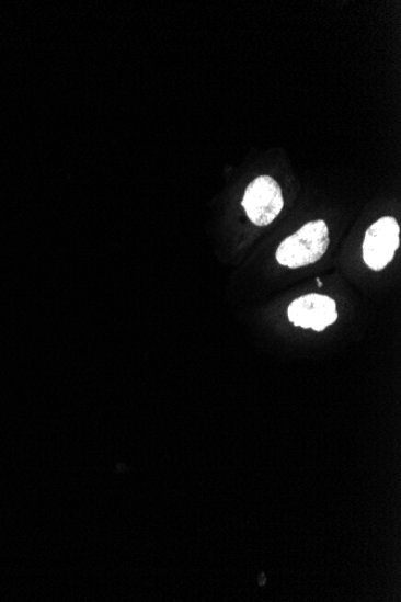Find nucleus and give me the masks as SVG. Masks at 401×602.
<instances>
[{"mask_svg": "<svg viewBox=\"0 0 401 602\" xmlns=\"http://www.w3.org/2000/svg\"><path fill=\"white\" fill-rule=\"evenodd\" d=\"M399 235V225L392 217H383L371 225L363 242V259L369 269L381 271L394 259Z\"/></svg>", "mask_w": 401, "mask_h": 602, "instance_id": "3", "label": "nucleus"}, {"mask_svg": "<svg viewBox=\"0 0 401 602\" xmlns=\"http://www.w3.org/2000/svg\"><path fill=\"white\" fill-rule=\"evenodd\" d=\"M242 206L257 227H266L280 215L284 207L282 188L270 175H260L247 186Z\"/></svg>", "mask_w": 401, "mask_h": 602, "instance_id": "2", "label": "nucleus"}, {"mask_svg": "<svg viewBox=\"0 0 401 602\" xmlns=\"http://www.w3.org/2000/svg\"><path fill=\"white\" fill-rule=\"evenodd\" d=\"M330 231L323 220L310 222L287 237L277 250L278 262L288 269H299L318 262L328 252Z\"/></svg>", "mask_w": 401, "mask_h": 602, "instance_id": "1", "label": "nucleus"}, {"mask_svg": "<svg viewBox=\"0 0 401 602\" xmlns=\"http://www.w3.org/2000/svg\"><path fill=\"white\" fill-rule=\"evenodd\" d=\"M288 319L303 329L323 331L337 319L336 305L329 296L311 294L297 298L287 309Z\"/></svg>", "mask_w": 401, "mask_h": 602, "instance_id": "4", "label": "nucleus"}]
</instances>
